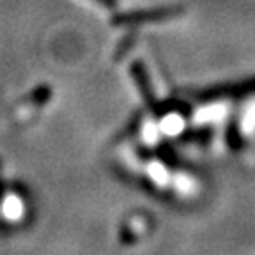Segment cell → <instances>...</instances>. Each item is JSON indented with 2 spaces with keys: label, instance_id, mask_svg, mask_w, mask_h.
<instances>
[{
  "label": "cell",
  "instance_id": "cell-1",
  "mask_svg": "<svg viewBox=\"0 0 255 255\" xmlns=\"http://www.w3.org/2000/svg\"><path fill=\"white\" fill-rule=\"evenodd\" d=\"M2 215L11 222L20 220L23 216V202H21L20 197L14 195V193L5 195L4 200H2Z\"/></svg>",
  "mask_w": 255,
  "mask_h": 255
}]
</instances>
